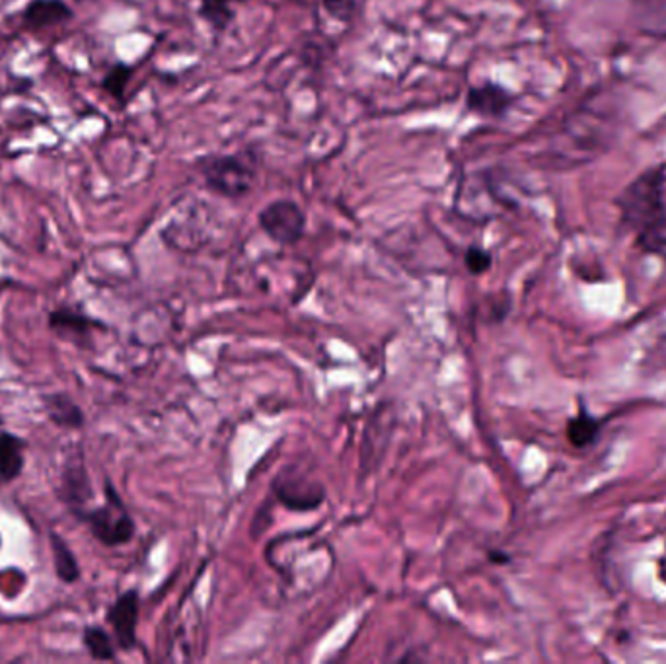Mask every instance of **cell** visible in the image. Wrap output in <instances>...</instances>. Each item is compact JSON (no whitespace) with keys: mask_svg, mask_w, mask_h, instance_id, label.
<instances>
[{"mask_svg":"<svg viewBox=\"0 0 666 664\" xmlns=\"http://www.w3.org/2000/svg\"><path fill=\"white\" fill-rule=\"evenodd\" d=\"M621 222L649 252L666 250L665 176L651 170L623 190L620 195Z\"/></svg>","mask_w":666,"mask_h":664,"instance_id":"obj_1","label":"cell"},{"mask_svg":"<svg viewBox=\"0 0 666 664\" xmlns=\"http://www.w3.org/2000/svg\"><path fill=\"white\" fill-rule=\"evenodd\" d=\"M259 158L254 148H242L230 155L202 156L199 172L210 192L227 200L246 197L257 180Z\"/></svg>","mask_w":666,"mask_h":664,"instance_id":"obj_2","label":"cell"},{"mask_svg":"<svg viewBox=\"0 0 666 664\" xmlns=\"http://www.w3.org/2000/svg\"><path fill=\"white\" fill-rule=\"evenodd\" d=\"M106 503L98 509L84 510L78 519L90 527L92 536L108 547L129 544L135 536V520L125 509V503L119 497L110 480L104 482Z\"/></svg>","mask_w":666,"mask_h":664,"instance_id":"obj_3","label":"cell"},{"mask_svg":"<svg viewBox=\"0 0 666 664\" xmlns=\"http://www.w3.org/2000/svg\"><path fill=\"white\" fill-rule=\"evenodd\" d=\"M259 227L277 244L292 246L306 230V215L299 203L291 200H277L259 213Z\"/></svg>","mask_w":666,"mask_h":664,"instance_id":"obj_4","label":"cell"},{"mask_svg":"<svg viewBox=\"0 0 666 664\" xmlns=\"http://www.w3.org/2000/svg\"><path fill=\"white\" fill-rule=\"evenodd\" d=\"M275 495L287 509L312 510L322 505L324 487L304 473L284 472L275 480Z\"/></svg>","mask_w":666,"mask_h":664,"instance_id":"obj_5","label":"cell"},{"mask_svg":"<svg viewBox=\"0 0 666 664\" xmlns=\"http://www.w3.org/2000/svg\"><path fill=\"white\" fill-rule=\"evenodd\" d=\"M47 326L59 339L76 347H90L94 331L104 329V324L98 319L90 318L81 310L69 309V306L53 310L47 318Z\"/></svg>","mask_w":666,"mask_h":664,"instance_id":"obj_6","label":"cell"},{"mask_svg":"<svg viewBox=\"0 0 666 664\" xmlns=\"http://www.w3.org/2000/svg\"><path fill=\"white\" fill-rule=\"evenodd\" d=\"M106 619L113 629L119 649L131 651L137 647L138 592L119 594L118 601L106 612Z\"/></svg>","mask_w":666,"mask_h":664,"instance_id":"obj_7","label":"cell"},{"mask_svg":"<svg viewBox=\"0 0 666 664\" xmlns=\"http://www.w3.org/2000/svg\"><path fill=\"white\" fill-rule=\"evenodd\" d=\"M94 497L90 478L84 466L83 455L73 456L66 460L61 472V487H59V499L63 500L74 515H83L86 503Z\"/></svg>","mask_w":666,"mask_h":664,"instance_id":"obj_8","label":"cell"},{"mask_svg":"<svg viewBox=\"0 0 666 664\" xmlns=\"http://www.w3.org/2000/svg\"><path fill=\"white\" fill-rule=\"evenodd\" d=\"M514 104V96L501 84L487 83L470 86L465 94V108L480 118L501 119Z\"/></svg>","mask_w":666,"mask_h":664,"instance_id":"obj_9","label":"cell"},{"mask_svg":"<svg viewBox=\"0 0 666 664\" xmlns=\"http://www.w3.org/2000/svg\"><path fill=\"white\" fill-rule=\"evenodd\" d=\"M74 19V10L64 0H29L20 12L22 26L29 32L61 26Z\"/></svg>","mask_w":666,"mask_h":664,"instance_id":"obj_10","label":"cell"},{"mask_svg":"<svg viewBox=\"0 0 666 664\" xmlns=\"http://www.w3.org/2000/svg\"><path fill=\"white\" fill-rule=\"evenodd\" d=\"M44 410H46L47 419L59 428L78 431L86 423L83 408L64 391L44 396Z\"/></svg>","mask_w":666,"mask_h":664,"instance_id":"obj_11","label":"cell"},{"mask_svg":"<svg viewBox=\"0 0 666 664\" xmlns=\"http://www.w3.org/2000/svg\"><path fill=\"white\" fill-rule=\"evenodd\" d=\"M26 450L28 445L24 438L0 431V482L19 480L26 468Z\"/></svg>","mask_w":666,"mask_h":664,"instance_id":"obj_12","label":"cell"},{"mask_svg":"<svg viewBox=\"0 0 666 664\" xmlns=\"http://www.w3.org/2000/svg\"><path fill=\"white\" fill-rule=\"evenodd\" d=\"M49 546H51V555H53V565H56V575L59 581L64 584H73L81 579V564L73 554V550L64 542L63 538L51 532L49 534Z\"/></svg>","mask_w":666,"mask_h":664,"instance_id":"obj_13","label":"cell"},{"mask_svg":"<svg viewBox=\"0 0 666 664\" xmlns=\"http://www.w3.org/2000/svg\"><path fill=\"white\" fill-rule=\"evenodd\" d=\"M237 2L246 0H202L199 2V16H202L215 34H225L237 19Z\"/></svg>","mask_w":666,"mask_h":664,"instance_id":"obj_14","label":"cell"},{"mask_svg":"<svg viewBox=\"0 0 666 664\" xmlns=\"http://www.w3.org/2000/svg\"><path fill=\"white\" fill-rule=\"evenodd\" d=\"M83 645L86 647L88 655L94 661H113L116 659V647L113 639L106 629L100 626H86L83 631Z\"/></svg>","mask_w":666,"mask_h":664,"instance_id":"obj_15","label":"cell"},{"mask_svg":"<svg viewBox=\"0 0 666 664\" xmlns=\"http://www.w3.org/2000/svg\"><path fill=\"white\" fill-rule=\"evenodd\" d=\"M135 74V69L128 63H116L111 67L110 71L104 76L101 81V88L110 94L113 100H118L119 104L125 101V94H128V86L131 83Z\"/></svg>","mask_w":666,"mask_h":664,"instance_id":"obj_16","label":"cell"},{"mask_svg":"<svg viewBox=\"0 0 666 664\" xmlns=\"http://www.w3.org/2000/svg\"><path fill=\"white\" fill-rule=\"evenodd\" d=\"M596 435H598V423L589 415L573 419L567 427V437L571 440V445L577 446V448L591 445Z\"/></svg>","mask_w":666,"mask_h":664,"instance_id":"obj_17","label":"cell"},{"mask_svg":"<svg viewBox=\"0 0 666 664\" xmlns=\"http://www.w3.org/2000/svg\"><path fill=\"white\" fill-rule=\"evenodd\" d=\"M464 264L472 275H482L492 267V254L480 246H470L465 250Z\"/></svg>","mask_w":666,"mask_h":664,"instance_id":"obj_18","label":"cell"},{"mask_svg":"<svg viewBox=\"0 0 666 664\" xmlns=\"http://www.w3.org/2000/svg\"><path fill=\"white\" fill-rule=\"evenodd\" d=\"M322 7L328 12L329 16L338 22H351L355 19L356 0H322Z\"/></svg>","mask_w":666,"mask_h":664,"instance_id":"obj_19","label":"cell"}]
</instances>
